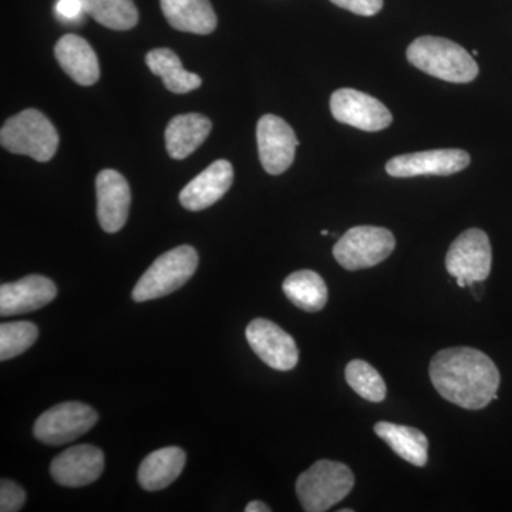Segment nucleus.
Instances as JSON below:
<instances>
[{
  "label": "nucleus",
  "mask_w": 512,
  "mask_h": 512,
  "mask_svg": "<svg viewBox=\"0 0 512 512\" xmlns=\"http://www.w3.org/2000/svg\"><path fill=\"white\" fill-rule=\"evenodd\" d=\"M429 373L437 393L463 409L481 410L498 400L500 370L481 350H440L431 359Z\"/></svg>",
  "instance_id": "obj_1"
},
{
  "label": "nucleus",
  "mask_w": 512,
  "mask_h": 512,
  "mask_svg": "<svg viewBox=\"0 0 512 512\" xmlns=\"http://www.w3.org/2000/svg\"><path fill=\"white\" fill-rule=\"evenodd\" d=\"M407 59L421 72L448 83H470L478 76L474 57L444 37H419L407 49Z\"/></svg>",
  "instance_id": "obj_2"
},
{
  "label": "nucleus",
  "mask_w": 512,
  "mask_h": 512,
  "mask_svg": "<svg viewBox=\"0 0 512 512\" xmlns=\"http://www.w3.org/2000/svg\"><path fill=\"white\" fill-rule=\"evenodd\" d=\"M355 487V476L346 464L319 460L296 480V494L303 511L325 512L345 500Z\"/></svg>",
  "instance_id": "obj_3"
},
{
  "label": "nucleus",
  "mask_w": 512,
  "mask_h": 512,
  "mask_svg": "<svg viewBox=\"0 0 512 512\" xmlns=\"http://www.w3.org/2000/svg\"><path fill=\"white\" fill-rule=\"evenodd\" d=\"M0 144L10 153L46 163L55 157L59 148V134L45 114L36 109H28L10 117L3 124Z\"/></svg>",
  "instance_id": "obj_4"
},
{
  "label": "nucleus",
  "mask_w": 512,
  "mask_h": 512,
  "mask_svg": "<svg viewBox=\"0 0 512 512\" xmlns=\"http://www.w3.org/2000/svg\"><path fill=\"white\" fill-rule=\"evenodd\" d=\"M197 266L198 254L190 245L171 249L144 272L131 296L136 302H147L170 295L190 281Z\"/></svg>",
  "instance_id": "obj_5"
},
{
  "label": "nucleus",
  "mask_w": 512,
  "mask_h": 512,
  "mask_svg": "<svg viewBox=\"0 0 512 512\" xmlns=\"http://www.w3.org/2000/svg\"><path fill=\"white\" fill-rule=\"evenodd\" d=\"M396 248L392 231L372 225L350 228L333 247L338 264L348 271L373 268L389 258Z\"/></svg>",
  "instance_id": "obj_6"
},
{
  "label": "nucleus",
  "mask_w": 512,
  "mask_h": 512,
  "mask_svg": "<svg viewBox=\"0 0 512 512\" xmlns=\"http://www.w3.org/2000/svg\"><path fill=\"white\" fill-rule=\"evenodd\" d=\"M99 420L96 410L87 404L67 402L56 404L36 420L33 434L47 446H63L92 430Z\"/></svg>",
  "instance_id": "obj_7"
},
{
  "label": "nucleus",
  "mask_w": 512,
  "mask_h": 512,
  "mask_svg": "<svg viewBox=\"0 0 512 512\" xmlns=\"http://www.w3.org/2000/svg\"><path fill=\"white\" fill-rule=\"evenodd\" d=\"M493 251L490 238L484 231L471 228L458 235L446 256L448 274L464 279L467 286L484 282L490 276Z\"/></svg>",
  "instance_id": "obj_8"
},
{
  "label": "nucleus",
  "mask_w": 512,
  "mask_h": 512,
  "mask_svg": "<svg viewBox=\"0 0 512 512\" xmlns=\"http://www.w3.org/2000/svg\"><path fill=\"white\" fill-rule=\"evenodd\" d=\"M256 140L259 160L266 173L279 175L291 167L299 141L293 128L284 119L274 114H265L256 126Z\"/></svg>",
  "instance_id": "obj_9"
},
{
  "label": "nucleus",
  "mask_w": 512,
  "mask_h": 512,
  "mask_svg": "<svg viewBox=\"0 0 512 512\" xmlns=\"http://www.w3.org/2000/svg\"><path fill=\"white\" fill-rule=\"evenodd\" d=\"M330 111L339 123L363 131H380L392 124L393 116L382 101L355 89H339L330 97Z\"/></svg>",
  "instance_id": "obj_10"
},
{
  "label": "nucleus",
  "mask_w": 512,
  "mask_h": 512,
  "mask_svg": "<svg viewBox=\"0 0 512 512\" xmlns=\"http://www.w3.org/2000/svg\"><path fill=\"white\" fill-rule=\"evenodd\" d=\"M245 333L249 346L265 365L281 372L298 365L299 350L295 340L271 320L254 319Z\"/></svg>",
  "instance_id": "obj_11"
},
{
  "label": "nucleus",
  "mask_w": 512,
  "mask_h": 512,
  "mask_svg": "<svg viewBox=\"0 0 512 512\" xmlns=\"http://www.w3.org/2000/svg\"><path fill=\"white\" fill-rule=\"evenodd\" d=\"M470 161L467 151L457 148L421 151L392 158L386 164V173L394 178L451 175L463 171L470 165Z\"/></svg>",
  "instance_id": "obj_12"
},
{
  "label": "nucleus",
  "mask_w": 512,
  "mask_h": 512,
  "mask_svg": "<svg viewBox=\"0 0 512 512\" xmlns=\"http://www.w3.org/2000/svg\"><path fill=\"white\" fill-rule=\"evenodd\" d=\"M104 470V454L92 444L67 448L52 461L50 474L63 487H86L94 483Z\"/></svg>",
  "instance_id": "obj_13"
},
{
  "label": "nucleus",
  "mask_w": 512,
  "mask_h": 512,
  "mask_svg": "<svg viewBox=\"0 0 512 512\" xmlns=\"http://www.w3.org/2000/svg\"><path fill=\"white\" fill-rule=\"evenodd\" d=\"M97 218L109 234L126 225L131 205V191L126 178L116 170H103L96 178Z\"/></svg>",
  "instance_id": "obj_14"
},
{
  "label": "nucleus",
  "mask_w": 512,
  "mask_h": 512,
  "mask_svg": "<svg viewBox=\"0 0 512 512\" xmlns=\"http://www.w3.org/2000/svg\"><path fill=\"white\" fill-rule=\"evenodd\" d=\"M56 285L49 278L29 275L0 286V315L15 316L37 311L56 298Z\"/></svg>",
  "instance_id": "obj_15"
},
{
  "label": "nucleus",
  "mask_w": 512,
  "mask_h": 512,
  "mask_svg": "<svg viewBox=\"0 0 512 512\" xmlns=\"http://www.w3.org/2000/svg\"><path fill=\"white\" fill-rule=\"evenodd\" d=\"M234 183V168L218 160L205 168L180 192L181 205L188 211H202L221 200Z\"/></svg>",
  "instance_id": "obj_16"
},
{
  "label": "nucleus",
  "mask_w": 512,
  "mask_h": 512,
  "mask_svg": "<svg viewBox=\"0 0 512 512\" xmlns=\"http://www.w3.org/2000/svg\"><path fill=\"white\" fill-rule=\"evenodd\" d=\"M55 56L63 72L80 84L92 86L100 79V64L96 52L87 40L77 35H64L56 43Z\"/></svg>",
  "instance_id": "obj_17"
},
{
  "label": "nucleus",
  "mask_w": 512,
  "mask_h": 512,
  "mask_svg": "<svg viewBox=\"0 0 512 512\" xmlns=\"http://www.w3.org/2000/svg\"><path fill=\"white\" fill-rule=\"evenodd\" d=\"M212 123L202 114L188 113L175 116L165 128V146L174 160L191 156L210 136Z\"/></svg>",
  "instance_id": "obj_18"
},
{
  "label": "nucleus",
  "mask_w": 512,
  "mask_h": 512,
  "mask_svg": "<svg viewBox=\"0 0 512 512\" xmlns=\"http://www.w3.org/2000/svg\"><path fill=\"white\" fill-rule=\"evenodd\" d=\"M161 9L168 23L180 32L210 35L217 28L210 0H161Z\"/></svg>",
  "instance_id": "obj_19"
},
{
  "label": "nucleus",
  "mask_w": 512,
  "mask_h": 512,
  "mask_svg": "<svg viewBox=\"0 0 512 512\" xmlns=\"http://www.w3.org/2000/svg\"><path fill=\"white\" fill-rule=\"evenodd\" d=\"M184 450L180 447H165L148 454L138 468V483L147 491H160L174 483L183 473Z\"/></svg>",
  "instance_id": "obj_20"
},
{
  "label": "nucleus",
  "mask_w": 512,
  "mask_h": 512,
  "mask_svg": "<svg viewBox=\"0 0 512 512\" xmlns=\"http://www.w3.org/2000/svg\"><path fill=\"white\" fill-rule=\"evenodd\" d=\"M375 433L397 456L416 467H424L429 460V440L423 431L414 427L379 421Z\"/></svg>",
  "instance_id": "obj_21"
},
{
  "label": "nucleus",
  "mask_w": 512,
  "mask_h": 512,
  "mask_svg": "<svg viewBox=\"0 0 512 512\" xmlns=\"http://www.w3.org/2000/svg\"><path fill=\"white\" fill-rule=\"evenodd\" d=\"M146 63L151 73L163 79L171 93L185 94L201 87V77L185 70L180 57L171 49L151 50L147 53Z\"/></svg>",
  "instance_id": "obj_22"
},
{
  "label": "nucleus",
  "mask_w": 512,
  "mask_h": 512,
  "mask_svg": "<svg viewBox=\"0 0 512 512\" xmlns=\"http://www.w3.org/2000/svg\"><path fill=\"white\" fill-rule=\"evenodd\" d=\"M282 289L286 298L305 312L322 311L328 302V286L322 276L309 269L293 272L285 279Z\"/></svg>",
  "instance_id": "obj_23"
},
{
  "label": "nucleus",
  "mask_w": 512,
  "mask_h": 512,
  "mask_svg": "<svg viewBox=\"0 0 512 512\" xmlns=\"http://www.w3.org/2000/svg\"><path fill=\"white\" fill-rule=\"evenodd\" d=\"M84 12L104 28L130 30L138 23L133 0H82Z\"/></svg>",
  "instance_id": "obj_24"
},
{
  "label": "nucleus",
  "mask_w": 512,
  "mask_h": 512,
  "mask_svg": "<svg viewBox=\"0 0 512 512\" xmlns=\"http://www.w3.org/2000/svg\"><path fill=\"white\" fill-rule=\"evenodd\" d=\"M345 376L349 386L367 402L380 403L386 399L387 387L383 377L365 360L355 359L349 362Z\"/></svg>",
  "instance_id": "obj_25"
},
{
  "label": "nucleus",
  "mask_w": 512,
  "mask_h": 512,
  "mask_svg": "<svg viewBox=\"0 0 512 512\" xmlns=\"http://www.w3.org/2000/svg\"><path fill=\"white\" fill-rule=\"evenodd\" d=\"M39 329L32 322H10L0 325V360L13 359L35 345Z\"/></svg>",
  "instance_id": "obj_26"
},
{
  "label": "nucleus",
  "mask_w": 512,
  "mask_h": 512,
  "mask_svg": "<svg viewBox=\"0 0 512 512\" xmlns=\"http://www.w3.org/2000/svg\"><path fill=\"white\" fill-rule=\"evenodd\" d=\"M25 501V490L19 484L10 480H2V483H0V511H20L25 505Z\"/></svg>",
  "instance_id": "obj_27"
},
{
  "label": "nucleus",
  "mask_w": 512,
  "mask_h": 512,
  "mask_svg": "<svg viewBox=\"0 0 512 512\" xmlns=\"http://www.w3.org/2000/svg\"><path fill=\"white\" fill-rule=\"evenodd\" d=\"M338 8L360 16H375L383 9V0H330Z\"/></svg>",
  "instance_id": "obj_28"
},
{
  "label": "nucleus",
  "mask_w": 512,
  "mask_h": 512,
  "mask_svg": "<svg viewBox=\"0 0 512 512\" xmlns=\"http://www.w3.org/2000/svg\"><path fill=\"white\" fill-rule=\"evenodd\" d=\"M56 13L64 22H77L84 12L82 0H59L56 5Z\"/></svg>",
  "instance_id": "obj_29"
},
{
  "label": "nucleus",
  "mask_w": 512,
  "mask_h": 512,
  "mask_svg": "<svg viewBox=\"0 0 512 512\" xmlns=\"http://www.w3.org/2000/svg\"><path fill=\"white\" fill-rule=\"evenodd\" d=\"M245 511L247 512H269L271 508L268 507L265 503H261V501H252L249 503L247 507H245Z\"/></svg>",
  "instance_id": "obj_30"
},
{
  "label": "nucleus",
  "mask_w": 512,
  "mask_h": 512,
  "mask_svg": "<svg viewBox=\"0 0 512 512\" xmlns=\"http://www.w3.org/2000/svg\"><path fill=\"white\" fill-rule=\"evenodd\" d=\"M457 285L460 286V288H464V286H467V282L464 281V279H457Z\"/></svg>",
  "instance_id": "obj_31"
},
{
  "label": "nucleus",
  "mask_w": 512,
  "mask_h": 512,
  "mask_svg": "<svg viewBox=\"0 0 512 512\" xmlns=\"http://www.w3.org/2000/svg\"><path fill=\"white\" fill-rule=\"evenodd\" d=\"M320 234H322L323 237H326V235H329V231H326V229H323V231L320 232Z\"/></svg>",
  "instance_id": "obj_32"
},
{
  "label": "nucleus",
  "mask_w": 512,
  "mask_h": 512,
  "mask_svg": "<svg viewBox=\"0 0 512 512\" xmlns=\"http://www.w3.org/2000/svg\"><path fill=\"white\" fill-rule=\"evenodd\" d=\"M340 512H353V510H350V508H346V510H340Z\"/></svg>",
  "instance_id": "obj_33"
}]
</instances>
